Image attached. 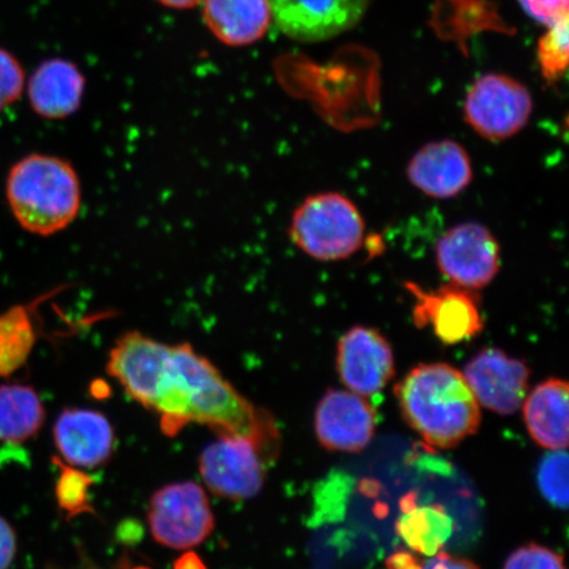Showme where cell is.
<instances>
[{"instance_id":"obj_23","label":"cell","mask_w":569,"mask_h":569,"mask_svg":"<svg viewBox=\"0 0 569 569\" xmlns=\"http://www.w3.org/2000/svg\"><path fill=\"white\" fill-rule=\"evenodd\" d=\"M538 487L540 493L552 507H568V453L566 450H551L545 455L538 466Z\"/></svg>"},{"instance_id":"obj_24","label":"cell","mask_w":569,"mask_h":569,"mask_svg":"<svg viewBox=\"0 0 569 569\" xmlns=\"http://www.w3.org/2000/svg\"><path fill=\"white\" fill-rule=\"evenodd\" d=\"M54 461L61 469L60 479L56 487L57 501H59L60 508L70 516L83 513L84 510L89 509L88 489L91 482L90 479L88 476L63 465L59 459L54 458Z\"/></svg>"},{"instance_id":"obj_30","label":"cell","mask_w":569,"mask_h":569,"mask_svg":"<svg viewBox=\"0 0 569 569\" xmlns=\"http://www.w3.org/2000/svg\"><path fill=\"white\" fill-rule=\"evenodd\" d=\"M389 569H422L417 558L408 551H397L387 561Z\"/></svg>"},{"instance_id":"obj_28","label":"cell","mask_w":569,"mask_h":569,"mask_svg":"<svg viewBox=\"0 0 569 569\" xmlns=\"http://www.w3.org/2000/svg\"><path fill=\"white\" fill-rule=\"evenodd\" d=\"M18 540L16 530L11 525L0 517V569H10L16 560Z\"/></svg>"},{"instance_id":"obj_19","label":"cell","mask_w":569,"mask_h":569,"mask_svg":"<svg viewBox=\"0 0 569 569\" xmlns=\"http://www.w3.org/2000/svg\"><path fill=\"white\" fill-rule=\"evenodd\" d=\"M46 421V409L38 391L21 383L0 386V443L28 442Z\"/></svg>"},{"instance_id":"obj_27","label":"cell","mask_w":569,"mask_h":569,"mask_svg":"<svg viewBox=\"0 0 569 569\" xmlns=\"http://www.w3.org/2000/svg\"><path fill=\"white\" fill-rule=\"evenodd\" d=\"M523 11L547 28L569 19V0H518Z\"/></svg>"},{"instance_id":"obj_20","label":"cell","mask_w":569,"mask_h":569,"mask_svg":"<svg viewBox=\"0 0 569 569\" xmlns=\"http://www.w3.org/2000/svg\"><path fill=\"white\" fill-rule=\"evenodd\" d=\"M396 531L411 550L430 558L442 551L452 537L453 521L443 507H403Z\"/></svg>"},{"instance_id":"obj_3","label":"cell","mask_w":569,"mask_h":569,"mask_svg":"<svg viewBox=\"0 0 569 569\" xmlns=\"http://www.w3.org/2000/svg\"><path fill=\"white\" fill-rule=\"evenodd\" d=\"M6 197L21 229L52 237L67 230L80 213L81 181L69 161L33 153L11 168Z\"/></svg>"},{"instance_id":"obj_8","label":"cell","mask_w":569,"mask_h":569,"mask_svg":"<svg viewBox=\"0 0 569 569\" xmlns=\"http://www.w3.org/2000/svg\"><path fill=\"white\" fill-rule=\"evenodd\" d=\"M436 260L448 282L478 291L492 283L500 272L501 248L487 226L459 223L438 240Z\"/></svg>"},{"instance_id":"obj_1","label":"cell","mask_w":569,"mask_h":569,"mask_svg":"<svg viewBox=\"0 0 569 569\" xmlns=\"http://www.w3.org/2000/svg\"><path fill=\"white\" fill-rule=\"evenodd\" d=\"M118 377L133 400L159 412L162 430L169 436L197 422L219 436L251 439L270 458L279 457L280 433L273 417L240 396L212 362L188 343L167 345L141 336L127 348Z\"/></svg>"},{"instance_id":"obj_26","label":"cell","mask_w":569,"mask_h":569,"mask_svg":"<svg viewBox=\"0 0 569 569\" xmlns=\"http://www.w3.org/2000/svg\"><path fill=\"white\" fill-rule=\"evenodd\" d=\"M503 569H566L563 557L540 545H528L516 550Z\"/></svg>"},{"instance_id":"obj_10","label":"cell","mask_w":569,"mask_h":569,"mask_svg":"<svg viewBox=\"0 0 569 569\" xmlns=\"http://www.w3.org/2000/svg\"><path fill=\"white\" fill-rule=\"evenodd\" d=\"M371 0H268L270 16L289 39L322 42L352 30Z\"/></svg>"},{"instance_id":"obj_29","label":"cell","mask_w":569,"mask_h":569,"mask_svg":"<svg viewBox=\"0 0 569 569\" xmlns=\"http://www.w3.org/2000/svg\"><path fill=\"white\" fill-rule=\"evenodd\" d=\"M422 569H480L472 561L451 557L446 552H438L426 559Z\"/></svg>"},{"instance_id":"obj_22","label":"cell","mask_w":569,"mask_h":569,"mask_svg":"<svg viewBox=\"0 0 569 569\" xmlns=\"http://www.w3.org/2000/svg\"><path fill=\"white\" fill-rule=\"evenodd\" d=\"M569 19L547 28L538 41V63L540 73L549 83L561 80L567 73L569 59Z\"/></svg>"},{"instance_id":"obj_15","label":"cell","mask_w":569,"mask_h":569,"mask_svg":"<svg viewBox=\"0 0 569 569\" xmlns=\"http://www.w3.org/2000/svg\"><path fill=\"white\" fill-rule=\"evenodd\" d=\"M54 443L70 466L92 468L104 465L116 450V432L101 412L69 409L57 418Z\"/></svg>"},{"instance_id":"obj_9","label":"cell","mask_w":569,"mask_h":569,"mask_svg":"<svg viewBox=\"0 0 569 569\" xmlns=\"http://www.w3.org/2000/svg\"><path fill=\"white\" fill-rule=\"evenodd\" d=\"M405 287L415 296V325L419 329L431 327L442 343L459 345L478 337L483 330L478 291L452 283L436 290H425L415 282L405 283Z\"/></svg>"},{"instance_id":"obj_7","label":"cell","mask_w":569,"mask_h":569,"mask_svg":"<svg viewBox=\"0 0 569 569\" xmlns=\"http://www.w3.org/2000/svg\"><path fill=\"white\" fill-rule=\"evenodd\" d=\"M272 462L274 459L251 439L220 436L204 448L199 471L213 495L247 500L260 493Z\"/></svg>"},{"instance_id":"obj_5","label":"cell","mask_w":569,"mask_h":569,"mask_svg":"<svg viewBox=\"0 0 569 569\" xmlns=\"http://www.w3.org/2000/svg\"><path fill=\"white\" fill-rule=\"evenodd\" d=\"M532 97L523 83L507 74L478 78L467 91L465 120L482 139L500 142L529 124Z\"/></svg>"},{"instance_id":"obj_31","label":"cell","mask_w":569,"mask_h":569,"mask_svg":"<svg viewBox=\"0 0 569 569\" xmlns=\"http://www.w3.org/2000/svg\"><path fill=\"white\" fill-rule=\"evenodd\" d=\"M162 6L173 10H189L202 4L203 0H158Z\"/></svg>"},{"instance_id":"obj_25","label":"cell","mask_w":569,"mask_h":569,"mask_svg":"<svg viewBox=\"0 0 569 569\" xmlns=\"http://www.w3.org/2000/svg\"><path fill=\"white\" fill-rule=\"evenodd\" d=\"M24 87L23 67L16 56L0 48V111L18 102Z\"/></svg>"},{"instance_id":"obj_11","label":"cell","mask_w":569,"mask_h":569,"mask_svg":"<svg viewBox=\"0 0 569 569\" xmlns=\"http://www.w3.org/2000/svg\"><path fill=\"white\" fill-rule=\"evenodd\" d=\"M462 376L479 405L497 415H515L528 396L529 367L498 348L476 353Z\"/></svg>"},{"instance_id":"obj_18","label":"cell","mask_w":569,"mask_h":569,"mask_svg":"<svg viewBox=\"0 0 569 569\" xmlns=\"http://www.w3.org/2000/svg\"><path fill=\"white\" fill-rule=\"evenodd\" d=\"M523 418L530 436L547 450H566L568 445V383L550 379L526 396Z\"/></svg>"},{"instance_id":"obj_12","label":"cell","mask_w":569,"mask_h":569,"mask_svg":"<svg viewBox=\"0 0 569 569\" xmlns=\"http://www.w3.org/2000/svg\"><path fill=\"white\" fill-rule=\"evenodd\" d=\"M337 366L341 382L362 397L380 393L396 373L389 341L366 326H355L340 338Z\"/></svg>"},{"instance_id":"obj_32","label":"cell","mask_w":569,"mask_h":569,"mask_svg":"<svg viewBox=\"0 0 569 569\" xmlns=\"http://www.w3.org/2000/svg\"><path fill=\"white\" fill-rule=\"evenodd\" d=\"M176 569H206L196 553H187L177 561Z\"/></svg>"},{"instance_id":"obj_4","label":"cell","mask_w":569,"mask_h":569,"mask_svg":"<svg viewBox=\"0 0 569 569\" xmlns=\"http://www.w3.org/2000/svg\"><path fill=\"white\" fill-rule=\"evenodd\" d=\"M288 232L291 243L309 258L333 262L352 258L365 244L366 222L350 198L327 191L298 206Z\"/></svg>"},{"instance_id":"obj_2","label":"cell","mask_w":569,"mask_h":569,"mask_svg":"<svg viewBox=\"0 0 569 569\" xmlns=\"http://www.w3.org/2000/svg\"><path fill=\"white\" fill-rule=\"evenodd\" d=\"M395 391L405 421L432 447H457L479 430L480 405L465 376L451 366L412 368Z\"/></svg>"},{"instance_id":"obj_17","label":"cell","mask_w":569,"mask_h":569,"mask_svg":"<svg viewBox=\"0 0 569 569\" xmlns=\"http://www.w3.org/2000/svg\"><path fill=\"white\" fill-rule=\"evenodd\" d=\"M202 4L206 26L226 46H252L272 23L268 0H203Z\"/></svg>"},{"instance_id":"obj_14","label":"cell","mask_w":569,"mask_h":569,"mask_svg":"<svg viewBox=\"0 0 569 569\" xmlns=\"http://www.w3.org/2000/svg\"><path fill=\"white\" fill-rule=\"evenodd\" d=\"M407 174L421 193L446 201L457 198L471 184L473 166L460 142L445 139L419 148L408 163Z\"/></svg>"},{"instance_id":"obj_16","label":"cell","mask_w":569,"mask_h":569,"mask_svg":"<svg viewBox=\"0 0 569 569\" xmlns=\"http://www.w3.org/2000/svg\"><path fill=\"white\" fill-rule=\"evenodd\" d=\"M84 88L87 80L73 62L51 59L33 71L27 92L32 110L39 117L60 120L80 109Z\"/></svg>"},{"instance_id":"obj_33","label":"cell","mask_w":569,"mask_h":569,"mask_svg":"<svg viewBox=\"0 0 569 569\" xmlns=\"http://www.w3.org/2000/svg\"><path fill=\"white\" fill-rule=\"evenodd\" d=\"M132 569H148V568L138 567V568H132Z\"/></svg>"},{"instance_id":"obj_13","label":"cell","mask_w":569,"mask_h":569,"mask_svg":"<svg viewBox=\"0 0 569 569\" xmlns=\"http://www.w3.org/2000/svg\"><path fill=\"white\" fill-rule=\"evenodd\" d=\"M376 416L365 397L353 391L329 390L316 412L319 443L337 452H360L371 443Z\"/></svg>"},{"instance_id":"obj_6","label":"cell","mask_w":569,"mask_h":569,"mask_svg":"<svg viewBox=\"0 0 569 569\" xmlns=\"http://www.w3.org/2000/svg\"><path fill=\"white\" fill-rule=\"evenodd\" d=\"M148 522L156 542L173 550L203 543L216 525L208 497L193 481L159 489L149 501Z\"/></svg>"},{"instance_id":"obj_21","label":"cell","mask_w":569,"mask_h":569,"mask_svg":"<svg viewBox=\"0 0 569 569\" xmlns=\"http://www.w3.org/2000/svg\"><path fill=\"white\" fill-rule=\"evenodd\" d=\"M38 302L18 305L0 316V379L26 366L38 340Z\"/></svg>"}]
</instances>
